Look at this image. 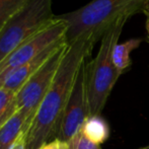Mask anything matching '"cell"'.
<instances>
[{"label":"cell","mask_w":149,"mask_h":149,"mask_svg":"<svg viewBox=\"0 0 149 149\" xmlns=\"http://www.w3.org/2000/svg\"><path fill=\"white\" fill-rule=\"evenodd\" d=\"M94 45L95 43L88 38H80L68 45L53 82L26 133L28 149H38L54 139L77 74L91 55Z\"/></svg>","instance_id":"obj_1"},{"label":"cell","mask_w":149,"mask_h":149,"mask_svg":"<svg viewBox=\"0 0 149 149\" xmlns=\"http://www.w3.org/2000/svg\"><path fill=\"white\" fill-rule=\"evenodd\" d=\"M149 0H91L74 11L57 15L66 24L67 45L80 38H88L94 43L102 39L111 26L122 16L143 12Z\"/></svg>","instance_id":"obj_2"},{"label":"cell","mask_w":149,"mask_h":149,"mask_svg":"<svg viewBox=\"0 0 149 149\" xmlns=\"http://www.w3.org/2000/svg\"><path fill=\"white\" fill-rule=\"evenodd\" d=\"M130 17L122 16L115 22L100 40L97 55L85 64V84L89 117L100 116L111 92L121 76L113 63V49L126 22Z\"/></svg>","instance_id":"obj_3"},{"label":"cell","mask_w":149,"mask_h":149,"mask_svg":"<svg viewBox=\"0 0 149 149\" xmlns=\"http://www.w3.org/2000/svg\"><path fill=\"white\" fill-rule=\"evenodd\" d=\"M52 0H29L0 31V62L22 44L53 24Z\"/></svg>","instance_id":"obj_4"},{"label":"cell","mask_w":149,"mask_h":149,"mask_svg":"<svg viewBox=\"0 0 149 149\" xmlns=\"http://www.w3.org/2000/svg\"><path fill=\"white\" fill-rule=\"evenodd\" d=\"M67 47V44L61 46L16 93L18 110H24L31 121L53 82Z\"/></svg>","instance_id":"obj_5"},{"label":"cell","mask_w":149,"mask_h":149,"mask_svg":"<svg viewBox=\"0 0 149 149\" xmlns=\"http://www.w3.org/2000/svg\"><path fill=\"white\" fill-rule=\"evenodd\" d=\"M66 31V24L56 15L53 24L22 44L0 62V81L8 73L28 63L52 45L64 39Z\"/></svg>","instance_id":"obj_6"},{"label":"cell","mask_w":149,"mask_h":149,"mask_svg":"<svg viewBox=\"0 0 149 149\" xmlns=\"http://www.w3.org/2000/svg\"><path fill=\"white\" fill-rule=\"evenodd\" d=\"M85 64L86 61L82 64L77 74L72 92L63 111L54 139L58 138L68 142L80 131L84 122L89 117L85 84Z\"/></svg>","instance_id":"obj_7"},{"label":"cell","mask_w":149,"mask_h":149,"mask_svg":"<svg viewBox=\"0 0 149 149\" xmlns=\"http://www.w3.org/2000/svg\"><path fill=\"white\" fill-rule=\"evenodd\" d=\"M65 44H67V43L64 38V39L61 40L58 43L54 44L51 47L46 49L45 51L40 53L39 55L36 56L33 59L29 61L28 63H26V64H24L22 66L18 67L17 69H15V70L8 73V74L0 81V86H3V87H5V88L17 93V92L19 91V89L24 85V83H26L48 60H49V58L59 49L61 46L65 45Z\"/></svg>","instance_id":"obj_8"},{"label":"cell","mask_w":149,"mask_h":149,"mask_svg":"<svg viewBox=\"0 0 149 149\" xmlns=\"http://www.w3.org/2000/svg\"><path fill=\"white\" fill-rule=\"evenodd\" d=\"M31 124V120L24 110H18L0 128V149H9L15 141L26 134Z\"/></svg>","instance_id":"obj_9"},{"label":"cell","mask_w":149,"mask_h":149,"mask_svg":"<svg viewBox=\"0 0 149 149\" xmlns=\"http://www.w3.org/2000/svg\"><path fill=\"white\" fill-rule=\"evenodd\" d=\"M80 131L86 138L100 145L104 143L110 136V128L108 123L100 116L88 117Z\"/></svg>","instance_id":"obj_10"},{"label":"cell","mask_w":149,"mask_h":149,"mask_svg":"<svg viewBox=\"0 0 149 149\" xmlns=\"http://www.w3.org/2000/svg\"><path fill=\"white\" fill-rule=\"evenodd\" d=\"M141 39H130L122 44H116L113 49V63L120 74H123L131 66L130 54L133 50L137 49L141 44Z\"/></svg>","instance_id":"obj_11"},{"label":"cell","mask_w":149,"mask_h":149,"mask_svg":"<svg viewBox=\"0 0 149 149\" xmlns=\"http://www.w3.org/2000/svg\"><path fill=\"white\" fill-rule=\"evenodd\" d=\"M18 111L16 93L0 86V128Z\"/></svg>","instance_id":"obj_12"},{"label":"cell","mask_w":149,"mask_h":149,"mask_svg":"<svg viewBox=\"0 0 149 149\" xmlns=\"http://www.w3.org/2000/svg\"><path fill=\"white\" fill-rule=\"evenodd\" d=\"M29 0H0V31Z\"/></svg>","instance_id":"obj_13"},{"label":"cell","mask_w":149,"mask_h":149,"mask_svg":"<svg viewBox=\"0 0 149 149\" xmlns=\"http://www.w3.org/2000/svg\"><path fill=\"white\" fill-rule=\"evenodd\" d=\"M67 143L69 149H102L100 144L92 142L85 137L81 131L75 134Z\"/></svg>","instance_id":"obj_14"},{"label":"cell","mask_w":149,"mask_h":149,"mask_svg":"<svg viewBox=\"0 0 149 149\" xmlns=\"http://www.w3.org/2000/svg\"><path fill=\"white\" fill-rule=\"evenodd\" d=\"M38 149H69V148H68V143L66 141H63V140H60L58 138H55L53 140L47 141Z\"/></svg>","instance_id":"obj_15"},{"label":"cell","mask_w":149,"mask_h":149,"mask_svg":"<svg viewBox=\"0 0 149 149\" xmlns=\"http://www.w3.org/2000/svg\"><path fill=\"white\" fill-rule=\"evenodd\" d=\"M9 149H28L26 142V134H22Z\"/></svg>","instance_id":"obj_16"},{"label":"cell","mask_w":149,"mask_h":149,"mask_svg":"<svg viewBox=\"0 0 149 149\" xmlns=\"http://www.w3.org/2000/svg\"><path fill=\"white\" fill-rule=\"evenodd\" d=\"M143 12L146 15V30H147V33L149 36V1L146 3V6H145V8H144Z\"/></svg>","instance_id":"obj_17"},{"label":"cell","mask_w":149,"mask_h":149,"mask_svg":"<svg viewBox=\"0 0 149 149\" xmlns=\"http://www.w3.org/2000/svg\"><path fill=\"white\" fill-rule=\"evenodd\" d=\"M137 149H149V145L145 146V147H141V148H137Z\"/></svg>","instance_id":"obj_18"},{"label":"cell","mask_w":149,"mask_h":149,"mask_svg":"<svg viewBox=\"0 0 149 149\" xmlns=\"http://www.w3.org/2000/svg\"><path fill=\"white\" fill-rule=\"evenodd\" d=\"M146 42H147V43L149 44V36H148L147 38H146Z\"/></svg>","instance_id":"obj_19"}]
</instances>
